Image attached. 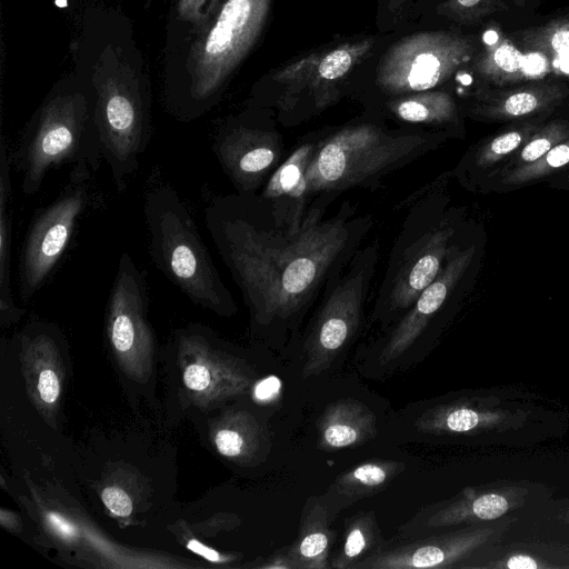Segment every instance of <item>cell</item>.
<instances>
[{
	"mask_svg": "<svg viewBox=\"0 0 569 569\" xmlns=\"http://www.w3.org/2000/svg\"><path fill=\"white\" fill-rule=\"evenodd\" d=\"M38 390L43 401L54 402L60 392V385L56 373L50 370H43L39 376Z\"/></svg>",
	"mask_w": 569,
	"mask_h": 569,
	"instance_id": "e575fe53",
	"label": "cell"
},
{
	"mask_svg": "<svg viewBox=\"0 0 569 569\" xmlns=\"http://www.w3.org/2000/svg\"><path fill=\"white\" fill-rule=\"evenodd\" d=\"M11 159L4 139L0 149V311L8 320L19 315L11 284L12 183Z\"/></svg>",
	"mask_w": 569,
	"mask_h": 569,
	"instance_id": "cb8c5ba5",
	"label": "cell"
},
{
	"mask_svg": "<svg viewBox=\"0 0 569 569\" xmlns=\"http://www.w3.org/2000/svg\"><path fill=\"white\" fill-rule=\"evenodd\" d=\"M97 121L103 160L123 192L150 140L149 100L131 76H107L96 83Z\"/></svg>",
	"mask_w": 569,
	"mask_h": 569,
	"instance_id": "ba28073f",
	"label": "cell"
},
{
	"mask_svg": "<svg viewBox=\"0 0 569 569\" xmlns=\"http://www.w3.org/2000/svg\"><path fill=\"white\" fill-rule=\"evenodd\" d=\"M187 547L192 552L200 555L201 557L206 558L207 560H209L211 562L220 561V556L216 550L202 545L200 541H198L196 539L189 540Z\"/></svg>",
	"mask_w": 569,
	"mask_h": 569,
	"instance_id": "74e56055",
	"label": "cell"
},
{
	"mask_svg": "<svg viewBox=\"0 0 569 569\" xmlns=\"http://www.w3.org/2000/svg\"><path fill=\"white\" fill-rule=\"evenodd\" d=\"M477 49L473 40L449 31H427L397 41L382 57L376 84L389 98L432 90L447 81Z\"/></svg>",
	"mask_w": 569,
	"mask_h": 569,
	"instance_id": "30bf717a",
	"label": "cell"
},
{
	"mask_svg": "<svg viewBox=\"0 0 569 569\" xmlns=\"http://www.w3.org/2000/svg\"><path fill=\"white\" fill-rule=\"evenodd\" d=\"M380 531L373 511H362L349 519L342 546L330 567L351 569L358 561L379 550Z\"/></svg>",
	"mask_w": 569,
	"mask_h": 569,
	"instance_id": "d4e9b609",
	"label": "cell"
},
{
	"mask_svg": "<svg viewBox=\"0 0 569 569\" xmlns=\"http://www.w3.org/2000/svg\"><path fill=\"white\" fill-rule=\"evenodd\" d=\"M539 128L537 122H521L508 130L486 140L469 158L467 164H461L463 170H485L492 167L507 156L521 148L526 141Z\"/></svg>",
	"mask_w": 569,
	"mask_h": 569,
	"instance_id": "4316f807",
	"label": "cell"
},
{
	"mask_svg": "<svg viewBox=\"0 0 569 569\" xmlns=\"http://www.w3.org/2000/svg\"><path fill=\"white\" fill-rule=\"evenodd\" d=\"M337 198L313 197L295 231L276 228L257 193L216 197L204 208L210 237L259 330L297 328L363 246L373 217L350 200L326 217Z\"/></svg>",
	"mask_w": 569,
	"mask_h": 569,
	"instance_id": "6da1fadb",
	"label": "cell"
},
{
	"mask_svg": "<svg viewBox=\"0 0 569 569\" xmlns=\"http://www.w3.org/2000/svg\"><path fill=\"white\" fill-rule=\"evenodd\" d=\"M325 503L318 497H310L301 513L298 536L286 548L293 569L330 568L328 559L335 539Z\"/></svg>",
	"mask_w": 569,
	"mask_h": 569,
	"instance_id": "44dd1931",
	"label": "cell"
},
{
	"mask_svg": "<svg viewBox=\"0 0 569 569\" xmlns=\"http://www.w3.org/2000/svg\"><path fill=\"white\" fill-rule=\"evenodd\" d=\"M568 180H569V176H568Z\"/></svg>",
	"mask_w": 569,
	"mask_h": 569,
	"instance_id": "7bdbcfd3",
	"label": "cell"
},
{
	"mask_svg": "<svg viewBox=\"0 0 569 569\" xmlns=\"http://www.w3.org/2000/svg\"><path fill=\"white\" fill-rule=\"evenodd\" d=\"M376 416L362 402L342 399L329 403L318 420V447L339 450L375 438Z\"/></svg>",
	"mask_w": 569,
	"mask_h": 569,
	"instance_id": "d6986e66",
	"label": "cell"
},
{
	"mask_svg": "<svg viewBox=\"0 0 569 569\" xmlns=\"http://www.w3.org/2000/svg\"><path fill=\"white\" fill-rule=\"evenodd\" d=\"M102 501L116 516L127 517L132 511L130 497L120 488L109 487L102 491Z\"/></svg>",
	"mask_w": 569,
	"mask_h": 569,
	"instance_id": "d6a6232c",
	"label": "cell"
},
{
	"mask_svg": "<svg viewBox=\"0 0 569 569\" xmlns=\"http://www.w3.org/2000/svg\"><path fill=\"white\" fill-rule=\"evenodd\" d=\"M569 138V122L553 120L539 127L535 133L521 147L513 167L526 166L541 159L555 146Z\"/></svg>",
	"mask_w": 569,
	"mask_h": 569,
	"instance_id": "f1b7e54d",
	"label": "cell"
},
{
	"mask_svg": "<svg viewBox=\"0 0 569 569\" xmlns=\"http://www.w3.org/2000/svg\"><path fill=\"white\" fill-rule=\"evenodd\" d=\"M216 446L219 452L226 457L241 456L250 443H247L244 435L236 429H221L216 435Z\"/></svg>",
	"mask_w": 569,
	"mask_h": 569,
	"instance_id": "1f68e13d",
	"label": "cell"
},
{
	"mask_svg": "<svg viewBox=\"0 0 569 569\" xmlns=\"http://www.w3.org/2000/svg\"><path fill=\"white\" fill-rule=\"evenodd\" d=\"M500 567L509 569H538L545 566H541L535 558L528 555L518 553L503 560Z\"/></svg>",
	"mask_w": 569,
	"mask_h": 569,
	"instance_id": "d590c367",
	"label": "cell"
},
{
	"mask_svg": "<svg viewBox=\"0 0 569 569\" xmlns=\"http://www.w3.org/2000/svg\"><path fill=\"white\" fill-rule=\"evenodd\" d=\"M568 96V83L538 79L478 93L470 113L490 121L518 120L549 111Z\"/></svg>",
	"mask_w": 569,
	"mask_h": 569,
	"instance_id": "2e32d148",
	"label": "cell"
},
{
	"mask_svg": "<svg viewBox=\"0 0 569 569\" xmlns=\"http://www.w3.org/2000/svg\"><path fill=\"white\" fill-rule=\"evenodd\" d=\"M220 0H178L179 20L189 22L199 32L211 20L220 7Z\"/></svg>",
	"mask_w": 569,
	"mask_h": 569,
	"instance_id": "4dcf8cb0",
	"label": "cell"
},
{
	"mask_svg": "<svg viewBox=\"0 0 569 569\" xmlns=\"http://www.w3.org/2000/svg\"><path fill=\"white\" fill-rule=\"evenodd\" d=\"M449 136L445 130H390L370 120L325 130L307 169L309 193L339 197L352 188L377 189Z\"/></svg>",
	"mask_w": 569,
	"mask_h": 569,
	"instance_id": "7a4b0ae2",
	"label": "cell"
},
{
	"mask_svg": "<svg viewBox=\"0 0 569 569\" xmlns=\"http://www.w3.org/2000/svg\"><path fill=\"white\" fill-rule=\"evenodd\" d=\"M386 111L397 121L431 127H456L459 109L453 97L441 90H427L390 98Z\"/></svg>",
	"mask_w": 569,
	"mask_h": 569,
	"instance_id": "7402d4cb",
	"label": "cell"
},
{
	"mask_svg": "<svg viewBox=\"0 0 569 569\" xmlns=\"http://www.w3.org/2000/svg\"><path fill=\"white\" fill-rule=\"evenodd\" d=\"M87 163L74 164L59 196L33 219L19 261V293L27 301L47 281L68 248L90 197Z\"/></svg>",
	"mask_w": 569,
	"mask_h": 569,
	"instance_id": "8fae6325",
	"label": "cell"
},
{
	"mask_svg": "<svg viewBox=\"0 0 569 569\" xmlns=\"http://www.w3.org/2000/svg\"><path fill=\"white\" fill-rule=\"evenodd\" d=\"M96 104V92L80 89H58L44 100L10 154L23 194L37 193L47 173L64 163L98 170L103 156Z\"/></svg>",
	"mask_w": 569,
	"mask_h": 569,
	"instance_id": "277c9868",
	"label": "cell"
},
{
	"mask_svg": "<svg viewBox=\"0 0 569 569\" xmlns=\"http://www.w3.org/2000/svg\"><path fill=\"white\" fill-rule=\"evenodd\" d=\"M407 0H386L387 7L390 11L397 12L401 9Z\"/></svg>",
	"mask_w": 569,
	"mask_h": 569,
	"instance_id": "ab89813d",
	"label": "cell"
},
{
	"mask_svg": "<svg viewBox=\"0 0 569 569\" xmlns=\"http://www.w3.org/2000/svg\"><path fill=\"white\" fill-rule=\"evenodd\" d=\"M183 381L189 389L202 391L210 385L211 375L204 366L190 365L184 370Z\"/></svg>",
	"mask_w": 569,
	"mask_h": 569,
	"instance_id": "836d02e7",
	"label": "cell"
},
{
	"mask_svg": "<svg viewBox=\"0 0 569 569\" xmlns=\"http://www.w3.org/2000/svg\"><path fill=\"white\" fill-rule=\"evenodd\" d=\"M373 43L372 38L343 43L277 70L272 76L280 89L273 101L277 120L293 127L336 103L340 82L370 53Z\"/></svg>",
	"mask_w": 569,
	"mask_h": 569,
	"instance_id": "9c48e42d",
	"label": "cell"
},
{
	"mask_svg": "<svg viewBox=\"0 0 569 569\" xmlns=\"http://www.w3.org/2000/svg\"><path fill=\"white\" fill-rule=\"evenodd\" d=\"M509 38L528 53L553 57L569 54V14L517 30Z\"/></svg>",
	"mask_w": 569,
	"mask_h": 569,
	"instance_id": "484cf974",
	"label": "cell"
},
{
	"mask_svg": "<svg viewBox=\"0 0 569 569\" xmlns=\"http://www.w3.org/2000/svg\"><path fill=\"white\" fill-rule=\"evenodd\" d=\"M379 257L377 239L363 243L325 289L303 337V378L327 370L360 332Z\"/></svg>",
	"mask_w": 569,
	"mask_h": 569,
	"instance_id": "52a82bcc",
	"label": "cell"
},
{
	"mask_svg": "<svg viewBox=\"0 0 569 569\" xmlns=\"http://www.w3.org/2000/svg\"><path fill=\"white\" fill-rule=\"evenodd\" d=\"M48 520L52 528L63 538L76 536V527L56 512L48 513Z\"/></svg>",
	"mask_w": 569,
	"mask_h": 569,
	"instance_id": "8d00e7d4",
	"label": "cell"
},
{
	"mask_svg": "<svg viewBox=\"0 0 569 569\" xmlns=\"http://www.w3.org/2000/svg\"><path fill=\"white\" fill-rule=\"evenodd\" d=\"M500 526H468L392 548L379 549L351 569L451 568L488 543Z\"/></svg>",
	"mask_w": 569,
	"mask_h": 569,
	"instance_id": "5bb4252c",
	"label": "cell"
},
{
	"mask_svg": "<svg viewBox=\"0 0 569 569\" xmlns=\"http://www.w3.org/2000/svg\"><path fill=\"white\" fill-rule=\"evenodd\" d=\"M212 151L241 194H256L286 158L283 136L271 120L240 114L214 134Z\"/></svg>",
	"mask_w": 569,
	"mask_h": 569,
	"instance_id": "7c38bea8",
	"label": "cell"
},
{
	"mask_svg": "<svg viewBox=\"0 0 569 569\" xmlns=\"http://www.w3.org/2000/svg\"><path fill=\"white\" fill-rule=\"evenodd\" d=\"M565 517H567L569 519V511H568V513Z\"/></svg>",
	"mask_w": 569,
	"mask_h": 569,
	"instance_id": "b9f144b4",
	"label": "cell"
},
{
	"mask_svg": "<svg viewBox=\"0 0 569 569\" xmlns=\"http://www.w3.org/2000/svg\"><path fill=\"white\" fill-rule=\"evenodd\" d=\"M520 419L523 415L495 407L488 400L466 399L430 408L416 421V427L435 435L478 433L507 429Z\"/></svg>",
	"mask_w": 569,
	"mask_h": 569,
	"instance_id": "e0dca14e",
	"label": "cell"
},
{
	"mask_svg": "<svg viewBox=\"0 0 569 569\" xmlns=\"http://www.w3.org/2000/svg\"><path fill=\"white\" fill-rule=\"evenodd\" d=\"M510 1L519 7H523L526 4L527 0H510Z\"/></svg>",
	"mask_w": 569,
	"mask_h": 569,
	"instance_id": "60d3db41",
	"label": "cell"
},
{
	"mask_svg": "<svg viewBox=\"0 0 569 569\" xmlns=\"http://www.w3.org/2000/svg\"><path fill=\"white\" fill-rule=\"evenodd\" d=\"M526 51L513 44L510 38L499 36L472 58V70L486 82L503 88L522 81L538 80L531 76Z\"/></svg>",
	"mask_w": 569,
	"mask_h": 569,
	"instance_id": "603a6c76",
	"label": "cell"
},
{
	"mask_svg": "<svg viewBox=\"0 0 569 569\" xmlns=\"http://www.w3.org/2000/svg\"><path fill=\"white\" fill-rule=\"evenodd\" d=\"M525 488H500L477 491L465 489L460 497L435 511L426 521L428 528L478 525L492 521L523 505Z\"/></svg>",
	"mask_w": 569,
	"mask_h": 569,
	"instance_id": "ac0fdd59",
	"label": "cell"
},
{
	"mask_svg": "<svg viewBox=\"0 0 569 569\" xmlns=\"http://www.w3.org/2000/svg\"><path fill=\"white\" fill-rule=\"evenodd\" d=\"M271 0H224L199 32L188 59L189 76L168 104L181 121H191L217 101L226 81L253 47Z\"/></svg>",
	"mask_w": 569,
	"mask_h": 569,
	"instance_id": "8992f818",
	"label": "cell"
},
{
	"mask_svg": "<svg viewBox=\"0 0 569 569\" xmlns=\"http://www.w3.org/2000/svg\"><path fill=\"white\" fill-rule=\"evenodd\" d=\"M476 244L451 246L442 269L386 335L379 360L387 365L413 347L457 300L475 261Z\"/></svg>",
	"mask_w": 569,
	"mask_h": 569,
	"instance_id": "4fadbf2b",
	"label": "cell"
},
{
	"mask_svg": "<svg viewBox=\"0 0 569 569\" xmlns=\"http://www.w3.org/2000/svg\"><path fill=\"white\" fill-rule=\"evenodd\" d=\"M569 167V138L555 146L536 162L509 169L503 174L506 184H525Z\"/></svg>",
	"mask_w": 569,
	"mask_h": 569,
	"instance_id": "83f0119b",
	"label": "cell"
},
{
	"mask_svg": "<svg viewBox=\"0 0 569 569\" xmlns=\"http://www.w3.org/2000/svg\"><path fill=\"white\" fill-rule=\"evenodd\" d=\"M143 214L150 257L162 274L194 303L220 315H232L237 310L232 295L179 193L167 184L149 189Z\"/></svg>",
	"mask_w": 569,
	"mask_h": 569,
	"instance_id": "5b68a950",
	"label": "cell"
},
{
	"mask_svg": "<svg viewBox=\"0 0 569 569\" xmlns=\"http://www.w3.org/2000/svg\"><path fill=\"white\" fill-rule=\"evenodd\" d=\"M405 468L401 461L371 459L340 473L325 495L330 518L340 509L385 490Z\"/></svg>",
	"mask_w": 569,
	"mask_h": 569,
	"instance_id": "ffe728a7",
	"label": "cell"
},
{
	"mask_svg": "<svg viewBox=\"0 0 569 569\" xmlns=\"http://www.w3.org/2000/svg\"><path fill=\"white\" fill-rule=\"evenodd\" d=\"M446 200L435 180L402 201L407 212L377 291L371 322L393 325L439 274L457 234Z\"/></svg>",
	"mask_w": 569,
	"mask_h": 569,
	"instance_id": "3957f363",
	"label": "cell"
},
{
	"mask_svg": "<svg viewBox=\"0 0 569 569\" xmlns=\"http://www.w3.org/2000/svg\"><path fill=\"white\" fill-rule=\"evenodd\" d=\"M506 9L508 6L501 0H446L438 8L443 16L463 24L476 23Z\"/></svg>",
	"mask_w": 569,
	"mask_h": 569,
	"instance_id": "f546056e",
	"label": "cell"
},
{
	"mask_svg": "<svg viewBox=\"0 0 569 569\" xmlns=\"http://www.w3.org/2000/svg\"><path fill=\"white\" fill-rule=\"evenodd\" d=\"M262 568H270V569H293L292 565L290 562V559L287 555V549L283 548L279 551H277L264 565L261 566Z\"/></svg>",
	"mask_w": 569,
	"mask_h": 569,
	"instance_id": "f35d334b",
	"label": "cell"
},
{
	"mask_svg": "<svg viewBox=\"0 0 569 569\" xmlns=\"http://www.w3.org/2000/svg\"><path fill=\"white\" fill-rule=\"evenodd\" d=\"M325 130L301 139L257 193L278 229L300 228L311 202L307 169Z\"/></svg>",
	"mask_w": 569,
	"mask_h": 569,
	"instance_id": "9a60e30c",
	"label": "cell"
}]
</instances>
